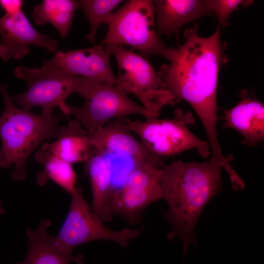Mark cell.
I'll list each match as a JSON object with an SVG mask.
<instances>
[{
    "label": "cell",
    "instance_id": "obj_1",
    "mask_svg": "<svg viewBox=\"0 0 264 264\" xmlns=\"http://www.w3.org/2000/svg\"><path fill=\"white\" fill-rule=\"evenodd\" d=\"M218 25L209 37L198 35L197 24L187 29L185 41L175 48L169 65L157 72L163 88L176 99L185 100L193 108L206 131L210 161L223 163L217 132V87L220 65L223 62V46Z\"/></svg>",
    "mask_w": 264,
    "mask_h": 264
},
{
    "label": "cell",
    "instance_id": "obj_2",
    "mask_svg": "<svg viewBox=\"0 0 264 264\" xmlns=\"http://www.w3.org/2000/svg\"><path fill=\"white\" fill-rule=\"evenodd\" d=\"M223 169L210 160H180L161 168V197L168 206L163 216L172 226L167 238L181 240L183 256L191 245L197 246V224L206 204L221 190Z\"/></svg>",
    "mask_w": 264,
    "mask_h": 264
},
{
    "label": "cell",
    "instance_id": "obj_3",
    "mask_svg": "<svg viewBox=\"0 0 264 264\" xmlns=\"http://www.w3.org/2000/svg\"><path fill=\"white\" fill-rule=\"evenodd\" d=\"M4 109L0 115L1 150L4 168L14 165L11 178L21 181L26 176L27 161L36 148L48 139L56 138L62 114L53 115L52 110H42L36 114L18 108L10 96L6 85L0 84Z\"/></svg>",
    "mask_w": 264,
    "mask_h": 264
},
{
    "label": "cell",
    "instance_id": "obj_4",
    "mask_svg": "<svg viewBox=\"0 0 264 264\" xmlns=\"http://www.w3.org/2000/svg\"><path fill=\"white\" fill-rule=\"evenodd\" d=\"M104 23L107 31L100 44L128 45L146 58L157 56L172 60L175 48L166 46L156 33L154 0H128L110 14Z\"/></svg>",
    "mask_w": 264,
    "mask_h": 264
},
{
    "label": "cell",
    "instance_id": "obj_5",
    "mask_svg": "<svg viewBox=\"0 0 264 264\" xmlns=\"http://www.w3.org/2000/svg\"><path fill=\"white\" fill-rule=\"evenodd\" d=\"M14 74L26 81L28 88L24 92L15 93L12 98L22 109L28 110L36 106L42 110L58 107L62 112L72 93H77L85 99L101 84L44 66L36 68L19 66Z\"/></svg>",
    "mask_w": 264,
    "mask_h": 264
},
{
    "label": "cell",
    "instance_id": "obj_6",
    "mask_svg": "<svg viewBox=\"0 0 264 264\" xmlns=\"http://www.w3.org/2000/svg\"><path fill=\"white\" fill-rule=\"evenodd\" d=\"M194 122L190 112L180 109L176 110L171 119L147 118L144 121L125 119L128 128L138 135L152 154L162 159L192 149H196L203 157L209 156L208 142L197 137L189 129Z\"/></svg>",
    "mask_w": 264,
    "mask_h": 264
},
{
    "label": "cell",
    "instance_id": "obj_7",
    "mask_svg": "<svg viewBox=\"0 0 264 264\" xmlns=\"http://www.w3.org/2000/svg\"><path fill=\"white\" fill-rule=\"evenodd\" d=\"M70 194L71 200L67 217L58 235L52 236L53 244L62 252L72 254L75 247L98 240L112 241L127 247L140 235L139 229L125 228L114 231L106 227L85 199L82 187H76Z\"/></svg>",
    "mask_w": 264,
    "mask_h": 264
},
{
    "label": "cell",
    "instance_id": "obj_8",
    "mask_svg": "<svg viewBox=\"0 0 264 264\" xmlns=\"http://www.w3.org/2000/svg\"><path fill=\"white\" fill-rule=\"evenodd\" d=\"M115 57L118 70L115 85L127 94L131 93L143 106L157 117L162 108L172 104L174 97L162 86L148 58L120 45L106 46Z\"/></svg>",
    "mask_w": 264,
    "mask_h": 264
},
{
    "label": "cell",
    "instance_id": "obj_9",
    "mask_svg": "<svg viewBox=\"0 0 264 264\" xmlns=\"http://www.w3.org/2000/svg\"><path fill=\"white\" fill-rule=\"evenodd\" d=\"M81 107L67 104L64 113L72 114L90 134L116 118L140 114L145 118H156L143 106L132 100L115 85L100 84L87 98Z\"/></svg>",
    "mask_w": 264,
    "mask_h": 264
},
{
    "label": "cell",
    "instance_id": "obj_10",
    "mask_svg": "<svg viewBox=\"0 0 264 264\" xmlns=\"http://www.w3.org/2000/svg\"><path fill=\"white\" fill-rule=\"evenodd\" d=\"M161 168L148 162L134 163L124 185L113 199V215H119L132 224L140 223L144 210L162 199Z\"/></svg>",
    "mask_w": 264,
    "mask_h": 264
},
{
    "label": "cell",
    "instance_id": "obj_11",
    "mask_svg": "<svg viewBox=\"0 0 264 264\" xmlns=\"http://www.w3.org/2000/svg\"><path fill=\"white\" fill-rule=\"evenodd\" d=\"M111 55L106 46L99 44L90 48L66 52L58 51L53 58L44 60L43 66L114 86L118 79L111 67Z\"/></svg>",
    "mask_w": 264,
    "mask_h": 264
},
{
    "label": "cell",
    "instance_id": "obj_12",
    "mask_svg": "<svg viewBox=\"0 0 264 264\" xmlns=\"http://www.w3.org/2000/svg\"><path fill=\"white\" fill-rule=\"evenodd\" d=\"M0 58L4 62L23 59L31 45L58 51L59 42L36 30L22 10L0 17Z\"/></svg>",
    "mask_w": 264,
    "mask_h": 264
},
{
    "label": "cell",
    "instance_id": "obj_13",
    "mask_svg": "<svg viewBox=\"0 0 264 264\" xmlns=\"http://www.w3.org/2000/svg\"><path fill=\"white\" fill-rule=\"evenodd\" d=\"M127 117L114 119L94 132L89 133L90 144L105 153H114L131 157L133 162H146L160 168L163 160L152 154L132 134L125 124Z\"/></svg>",
    "mask_w": 264,
    "mask_h": 264
},
{
    "label": "cell",
    "instance_id": "obj_14",
    "mask_svg": "<svg viewBox=\"0 0 264 264\" xmlns=\"http://www.w3.org/2000/svg\"><path fill=\"white\" fill-rule=\"evenodd\" d=\"M154 3L157 36L175 35L177 42L182 26L214 13L208 0H156Z\"/></svg>",
    "mask_w": 264,
    "mask_h": 264
},
{
    "label": "cell",
    "instance_id": "obj_15",
    "mask_svg": "<svg viewBox=\"0 0 264 264\" xmlns=\"http://www.w3.org/2000/svg\"><path fill=\"white\" fill-rule=\"evenodd\" d=\"M240 97L239 103L225 112V124L242 135L243 145L256 147L264 140V105L245 89L242 90Z\"/></svg>",
    "mask_w": 264,
    "mask_h": 264
},
{
    "label": "cell",
    "instance_id": "obj_16",
    "mask_svg": "<svg viewBox=\"0 0 264 264\" xmlns=\"http://www.w3.org/2000/svg\"><path fill=\"white\" fill-rule=\"evenodd\" d=\"M85 163V171L88 176L91 188V208L102 222L110 221L113 217L110 202L112 164L106 158L105 153L92 146L89 157Z\"/></svg>",
    "mask_w": 264,
    "mask_h": 264
},
{
    "label": "cell",
    "instance_id": "obj_17",
    "mask_svg": "<svg viewBox=\"0 0 264 264\" xmlns=\"http://www.w3.org/2000/svg\"><path fill=\"white\" fill-rule=\"evenodd\" d=\"M51 224L47 218L42 220L38 228L25 231L28 242V249L25 258L16 264H69L75 263L82 264L84 257L65 253L53 244L51 235L47 233V228Z\"/></svg>",
    "mask_w": 264,
    "mask_h": 264
},
{
    "label": "cell",
    "instance_id": "obj_18",
    "mask_svg": "<svg viewBox=\"0 0 264 264\" xmlns=\"http://www.w3.org/2000/svg\"><path fill=\"white\" fill-rule=\"evenodd\" d=\"M88 135L77 120H70L66 126L60 127L56 139L44 143L41 149L71 164L85 162L92 149Z\"/></svg>",
    "mask_w": 264,
    "mask_h": 264
},
{
    "label": "cell",
    "instance_id": "obj_19",
    "mask_svg": "<svg viewBox=\"0 0 264 264\" xmlns=\"http://www.w3.org/2000/svg\"><path fill=\"white\" fill-rule=\"evenodd\" d=\"M79 7L77 0H44L34 7L32 17L37 25L50 23L65 38L69 33L74 14Z\"/></svg>",
    "mask_w": 264,
    "mask_h": 264
},
{
    "label": "cell",
    "instance_id": "obj_20",
    "mask_svg": "<svg viewBox=\"0 0 264 264\" xmlns=\"http://www.w3.org/2000/svg\"><path fill=\"white\" fill-rule=\"evenodd\" d=\"M35 157L44 165L36 176L39 185L44 186L51 180L70 194L75 190L77 176L72 164L42 149L35 153Z\"/></svg>",
    "mask_w": 264,
    "mask_h": 264
},
{
    "label": "cell",
    "instance_id": "obj_21",
    "mask_svg": "<svg viewBox=\"0 0 264 264\" xmlns=\"http://www.w3.org/2000/svg\"><path fill=\"white\" fill-rule=\"evenodd\" d=\"M78 1L89 23V31L85 38L95 44L100 25L104 23L106 18L124 0H80Z\"/></svg>",
    "mask_w": 264,
    "mask_h": 264
},
{
    "label": "cell",
    "instance_id": "obj_22",
    "mask_svg": "<svg viewBox=\"0 0 264 264\" xmlns=\"http://www.w3.org/2000/svg\"><path fill=\"white\" fill-rule=\"evenodd\" d=\"M208 3L215 12L219 22V26L222 28L228 26V19L231 13L240 5L247 6L254 1L250 0H208Z\"/></svg>",
    "mask_w": 264,
    "mask_h": 264
},
{
    "label": "cell",
    "instance_id": "obj_23",
    "mask_svg": "<svg viewBox=\"0 0 264 264\" xmlns=\"http://www.w3.org/2000/svg\"><path fill=\"white\" fill-rule=\"evenodd\" d=\"M23 3L22 0H0V7L5 14H13L22 10Z\"/></svg>",
    "mask_w": 264,
    "mask_h": 264
},
{
    "label": "cell",
    "instance_id": "obj_24",
    "mask_svg": "<svg viewBox=\"0 0 264 264\" xmlns=\"http://www.w3.org/2000/svg\"><path fill=\"white\" fill-rule=\"evenodd\" d=\"M4 157L3 154L1 150H0V170L3 168ZM4 211V206L1 200H0V215L3 214Z\"/></svg>",
    "mask_w": 264,
    "mask_h": 264
}]
</instances>
